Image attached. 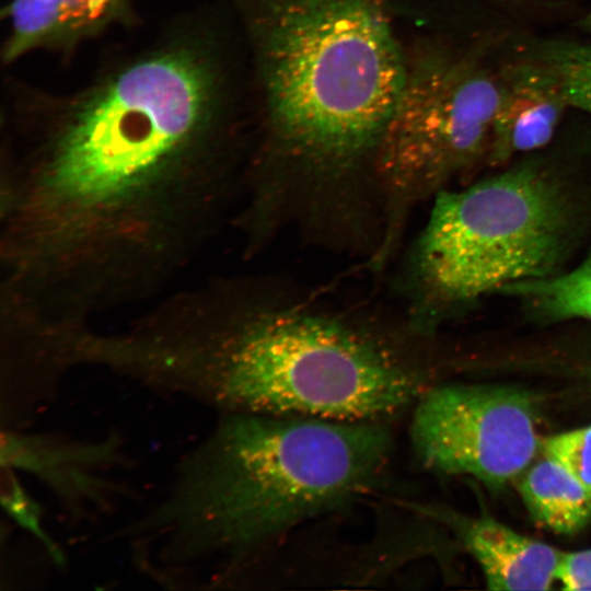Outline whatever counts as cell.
<instances>
[{"label": "cell", "mask_w": 591, "mask_h": 591, "mask_svg": "<svg viewBox=\"0 0 591 591\" xmlns=\"http://www.w3.org/2000/svg\"><path fill=\"white\" fill-rule=\"evenodd\" d=\"M209 13H185L77 91L11 84L3 250L33 280L119 301L164 280L230 197V81Z\"/></svg>", "instance_id": "cell-1"}, {"label": "cell", "mask_w": 591, "mask_h": 591, "mask_svg": "<svg viewBox=\"0 0 591 591\" xmlns=\"http://www.w3.org/2000/svg\"><path fill=\"white\" fill-rule=\"evenodd\" d=\"M264 107L246 171L245 222L326 245L370 239L382 219L378 153L406 53L380 0H233Z\"/></svg>", "instance_id": "cell-2"}, {"label": "cell", "mask_w": 591, "mask_h": 591, "mask_svg": "<svg viewBox=\"0 0 591 591\" xmlns=\"http://www.w3.org/2000/svg\"><path fill=\"white\" fill-rule=\"evenodd\" d=\"M432 336L402 311L235 279L169 302L161 354L228 413L394 425L440 384Z\"/></svg>", "instance_id": "cell-3"}, {"label": "cell", "mask_w": 591, "mask_h": 591, "mask_svg": "<svg viewBox=\"0 0 591 591\" xmlns=\"http://www.w3.org/2000/svg\"><path fill=\"white\" fill-rule=\"evenodd\" d=\"M392 425L229 413L201 453V530L216 549L263 551L385 486Z\"/></svg>", "instance_id": "cell-4"}, {"label": "cell", "mask_w": 591, "mask_h": 591, "mask_svg": "<svg viewBox=\"0 0 591 591\" xmlns=\"http://www.w3.org/2000/svg\"><path fill=\"white\" fill-rule=\"evenodd\" d=\"M433 197L393 285L403 314L426 333L485 292L548 276L567 244L568 200L533 169Z\"/></svg>", "instance_id": "cell-5"}, {"label": "cell", "mask_w": 591, "mask_h": 591, "mask_svg": "<svg viewBox=\"0 0 591 591\" xmlns=\"http://www.w3.org/2000/svg\"><path fill=\"white\" fill-rule=\"evenodd\" d=\"M404 85L378 153L383 211L380 247L367 268L397 257L413 211L488 153L500 78L438 47L407 55Z\"/></svg>", "instance_id": "cell-6"}, {"label": "cell", "mask_w": 591, "mask_h": 591, "mask_svg": "<svg viewBox=\"0 0 591 591\" xmlns=\"http://www.w3.org/2000/svg\"><path fill=\"white\" fill-rule=\"evenodd\" d=\"M410 416V448L424 468L491 488L523 472L538 445L533 401L514 387L440 383Z\"/></svg>", "instance_id": "cell-7"}, {"label": "cell", "mask_w": 591, "mask_h": 591, "mask_svg": "<svg viewBox=\"0 0 591 591\" xmlns=\"http://www.w3.org/2000/svg\"><path fill=\"white\" fill-rule=\"evenodd\" d=\"M2 16L1 59L11 65L33 53H70L137 15L131 0H10Z\"/></svg>", "instance_id": "cell-8"}, {"label": "cell", "mask_w": 591, "mask_h": 591, "mask_svg": "<svg viewBox=\"0 0 591 591\" xmlns=\"http://www.w3.org/2000/svg\"><path fill=\"white\" fill-rule=\"evenodd\" d=\"M500 85L488 151L494 163L545 146L569 106L556 73L541 59L508 68Z\"/></svg>", "instance_id": "cell-9"}, {"label": "cell", "mask_w": 591, "mask_h": 591, "mask_svg": "<svg viewBox=\"0 0 591 591\" xmlns=\"http://www.w3.org/2000/svg\"><path fill=\"white\" fill-rule=\"evenodd\" d=\"M441 515L482 568L489 590H548L563 552L522 535L491 517Z\"/></svg>", "instance_id": "cell-10"}, {"label": "cell", "mask_w": 591, "mask_h": 591, "mask_svg": "<svg viewBox=\"0 0 591 591\" xmlns=\"http://www.w3.org/2000/svg\"><path fill=\"white\" fill-rule=\"evenodd\" d=\"M519 490L533 519L557 534H576L591 522V491L552 457L532 466Z\"/></svg>", "instance_id": "cell-11"}, {"label": "cell", "mask_w": 591, "mask_h": 591, "mask_svg": "<svg viewBox=\"0 0 591 591\" xmlns=\"http://www.w3.org/2000/svg\"><path fill=\"white\" fill-rule=\"evenodd\" d=\"M500 291L522 297L552 320H591V257L567 274L514 282Z\"/></svg>", "instance_id": "cell-12"}, {"label": "cell", "mask_w": 591, "mask_h": 591, "mask_svg": "<svg viewBox=\"0 0 591 591\" xmlns=\"http://www.w3.org/2000/svg\"><path fill=\"white\" fill-rule=\"evenodd\" d=\"M556 73L568 105L591 113V44H559L540 58Z\"/></svg>", "instance_id": "cell-13"}, {"label": "cell", "mask_w": 591, "mask_h": 591, "mask_svg": "<svg viewBox=\"0 0 591 591\" xmlns=\"http://www.w3.org/2000/svg\"><path fill=\"white\" fill-rule=\"evenodd\" d=\"M543 450L591 491V426L552 436Z\"/></svg>", "instance_id": "cell-14"}, {"label": "cell", "mask_w": 591, "mask_h": 591, "mask_svg": "<svg viewBox=\"0 0 591 591\" xmlns=\"http://www.w3.org/2000/svg\"><path fill=\"white\" fill-rule=\"evenodd\" d=\"M10 485L8 493L2 495V505L8 513L42 540L53 553L55 560L62 561V557L57 555L58 548L55 547L39 525V509L36 503L25 494L13 475H11Z\"/></svg>", "instance_id": "cell-15"}, {"label": "cell", "mask_w": 591, "mask_h": 591, "mask_svg": "<svg viewBox=\"0 0 591 591\" xmlns=\"http://www.w3.org/2000/svg\"><path fill=\"white\" fill-rule=\"evenodd\" d=\"M556 580L561 582L565 590H591V548L561 553Z\"/></svg>", "instance_id": "cell-16"}, {"label": "cell", "mask_w": 591, "mask_h": 591, "mask_svg": "<svg viewBox=\"0 0 591 591\" xmlns=\"http://www.w3.org/2000/svg\"><path fill=\"white\" fill-rule=\"evenodd\" d=\"M586 24L591 27V10L586 19Z\"/></svg>", "instance_id": "cell-17"}, {"label": "cell", "mask_w": 591, "mask_h": 591, "mask_svg": "<svg viewBox=\"0 0 591 591\" xmlns=\"http://www.w3.org/2000/svg\"><path fill=\"white\" fill-rule=\"evenodd\" d=\"M590 381H591V370H590Z\"/></svg>", "instance_id": "cell-18"}]
</instances>
